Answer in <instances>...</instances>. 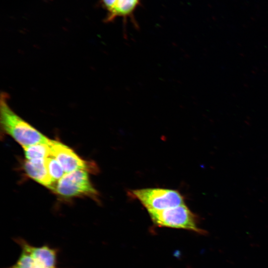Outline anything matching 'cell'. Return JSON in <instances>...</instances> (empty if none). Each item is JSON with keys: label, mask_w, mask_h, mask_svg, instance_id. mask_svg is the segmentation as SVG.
<instances>
[{"label": "cell", "mask_w": 268, "mask_h": 268, "mask_svg": "<svg viewBox=\"0 0 268 268\" xmlns=\"http://www.w3.org/2000/svg\"><path fill=\"white\" fill-rule=\"evenodd\" d=\"M0 124L3 133L12 137L22 147L39 143H49L51 139L17 115L8 103L7 93L0 98Z\"/></svg>", "instance_id": "cell-1"}, {"label": "cell", "mask_w": 268, "mask_h": 268, "mask_svg": "<svg viewBox=\"0 0 268 268\" xmlns=\"http://www.w3.org/2000/svg\"><path fill=\"white\" fill-rule=\"evenodd\" d=\"M153 223L161 227L183 229L201 234L206 232L198 226V218L185 204L160 210H148Z\"/></svg>", "instance_id": "cell-2"}, {"label": "cell", "mask_w": 268, "mask_h": 268, "mask_svg": "<svg viewBox=\"0 0 268 268\" xmlns=\"http://www.w3.org/2000/svg\"><path fill=\"white\" fill-rule=\"evenodd\" d=\"M65 198L89 197L94 200L98 198V193L92 185L87 171L77 170L66 173L52 190Z\"/></svg>", "instance_id": "cell-3"}, {"label": "cell", "mask_w": 268, "mask_h": 268, "mask_svg": "<svg viewBox=\"0 0 268 268\" xmlns=\"http://www.w3.org/2000/svg\"><path fill=\"white\" fill-rule=\"evenodd\" d=\"M147 210H160L185 203L184 198L177 190L164 188H144L131 191Z\"/></svg>", "instance_id": "cell-4"}, {"label": "cell", "mask_w": 268, "mask_h": 268, "mask_svg": "<svg viewBox=\"0 0 268 268\" xmlns=\"http://www.w3.org/2000/svg\"><path fill=\"white\" fill-rule=\"evenodd\" d=\"M51 155L54 157L63 167L65 173L77 170L95 171V165L84 160L71 148L57 140H50Z\"/></svg>", "instance_id": "cell-5"}, {"label": "cell", "mask_w": 268, "mask_h": 268, "mask_svg": "<svg viewBox=\"0 0 268 268\" xmlns=\"http://www.w3.org/2000/svg\"><path fill=\"white\" fill-rule=\"evenodd\" d=\"M13 240L19 246L21 250L27 252L45 268H60L58 267L59 249L49 244L34 246L24 238L17 237Z\"/></svg>", "instance_id": "cell-6"}, {"label": "cell", "mask_w": 268, "mask_h": 268, "mask_svg": "<svg viewBox=\"0 0 268 268\" xmlns=\"http://www.w3.org/2000/svg\"><path fill=\"white\" fill-rule=\"evenodd\" d=\"M45 161L46 159H26L24 162L23 168L29 177L52 190L55 182L48 173Z\"/></svg>", "instance_id": "cell-7"}, {"label": "cell", "mask_w": 268, "mask_h": 268, "mask_svg": "<svg viewBox=\"0 0 268 268\" xmlns=\"http://www.w3.org/2000/svg\"><path fill=\"white\" fill-rule=\"evenodd\" d=\"M140 0H117L113 8L108 12L105 22L112 21L118 17H131L139 5Z\"/></svg>", "instance_id": "cell-8"}, {"label": "cell", "mask_w": 268, "mask_h": 268, "mask_svg": "<svg viewBox=\"0 0 268 268\" xmlns=\"http://www.w3.org/2000/svg\"><path fill=\"white\" fill-rule=\"evenodd\" d=\"M49 143H39L23 147L26 159H46L51 155V150Z\"/></svg>", "instance_id": "cell-9"}, {"label": "cell", "mask_w": 268, "mask_h": 268, "mask_svg": "<svg viewBox=\"0 0 268 268\" xmlns=\"http://www.w3.org/2000/svg\"><path fill=\"white\" fill-rule=\"evenodd\" d=\"M7 268H45L39 262L33 258L27 252L21 250L16 262Z\"/></svg>", "instance_id": "cell-10"}, {"label": "cell", "mask_w": 268, "mask_h": 268, "mask_svg": "<svg viewBox=\"0 0 268 268\" xmlns=\"http://www.w3.org/2000/svg\"><path fill=\"white\" fill-rule=\"evenodd\" d=\"M45 162L48 173L55 182L59 181L66 174L61 164L53 156H48Z\"/></svg>", "instance_id": "cell-11"}, {"label": "cell", "mask_w": 268, "mask_h": 268, "mask_svg": "<svg viewBox=\"0 0 268 268\" xmlns=\"http://www.w3.org/2000/svg\"><path fill=\"white\" fill-rule=\"evenodd\" d=\"M117 0H101L103 7L109 12L114 6Z\"/></svg>", "instance_id": "cell-12"}]
</instances>
